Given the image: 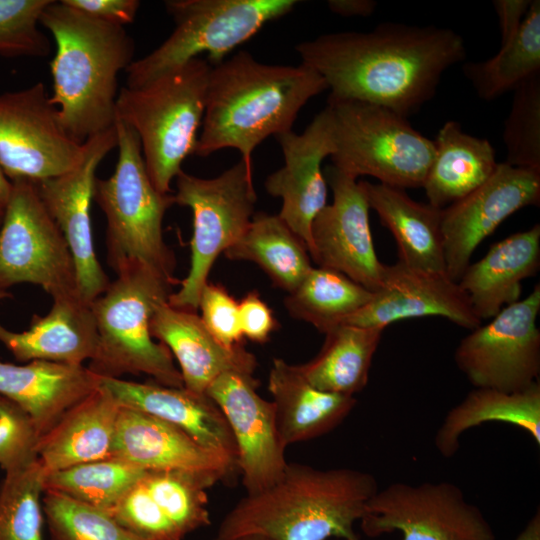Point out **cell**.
<instances>
[{"instance_id":"9a60e30c","label":"cell","mask_w":540,"mask_h":540,"mask_svg":"<svg viewBox=\"0 0 540 540\" xmlns=\"http://www.w3.org/2000/svg\"><path fill=\"white\" fill-rule=\"evenodd\" d=\"M83 145L82 158L72 170L35 183L44 206L70 248L79 296L90 304L111 282L95 254L90 209L96 169L117 147L115 126L88 138Z\"/></svg>"},{"instance_id":"cb8c5ba5","label":"cell","mask_w":540,"mask_h":540,"mask_svg":"<svg viewBox=\"0 0 540 540\" xmlns=\"http://www.w3.org/2000/svg\"><path fill=\"white\" fill-rule=\"evenodd\" d=\"M5 297L11 295L0 290V300ZM97 340L90 304L78 295L53 299L50 311L45 316L35 315L27 331H9L0 324V342L20 362L83 365L93 358Z\"/></svg>"},{"instance_id":"9c48e42d","label":"cell","mask_w":540,"mask_h":540,"mask_svg":"<svg viewBox=\"0 0 540 540\" xmlns=\"http://www.w3.org/2000/svg\"><path fill=\"white\" fill-rule=\"evenodd\" d=\"M295 0H169L175 29L155 50L126 69L127 87H141L201 54L220 64L265 24L289 13Z\"/></svg>"},{"instance_id":"e575fe53","label":"cell","mask_w":540,"mask_h":540,"mask_svg":"<svg viewBox=\"0 0 540 540\" xmlns=\"http://www.w3.org/2000/svg\"><path fill=\"white\" fill-rule=\"evenodd\" d=\"M372 294L338 271L317 267L288 293L285 307L293 318L325 334L366 305Z\"/></svg>"},{"instance_id":"3957f363","label":"cell","mask_w":540,"mask_h":540,"mask_svg":"<svg viewBox=\"0 0 540 540\" xmlns=\"http://www.w3.org/2000/svg\"><path fill=\"white\" fill-rule=\"evenodd\" d=\"M326 89L323 77L302 63L268 65L239 51L211 67L194 155L234 148L252 165L254 149L270 135L292 130L302 107Z\"/></svg>"},{"instance_id":"d590c367","label":"cell","mask_w":540,"mask_h":540,"mask_svg":"<svg viewBox=\"0 0 540 540\" xmlns=\"http://www.w3.org/2000/svg\"><path fill=\"white\" fill-rule=\"evenodd\" d=\"M146 471L124 460L108 457L47 473L44 490L107 513Z\"/></svg>"},{"instance_id":"ee69618b","label":"cell","mask_w":540,"mask_h":540,"mask_svg":"<svg viewBox=\"0 0 540 540\" xmlns=\"http://www.w3.org/2000/svg\"><path fill=\"white\" fill-rule=\"evenodd\" d=\"M198 308L203 324L221 344L228 348L241 345L239 304L224 286L207 283L201 292Z\"/></svg>"},{"instance_id":"f907efd6","label":"cell","mask_w":540,"mask_h":540,"mask_svg":"<svg viewBox=\"0 0 540 540\" xmlns=\"http://www.w3.org/2000/svg\"><path fill=\"white\" fill-rule=\"evenodd\" d=\"M12 192V181L6 176L0 164V210L4 211Z\"/></svg>"},{"instance_id":"681fc988","label":"cell","mask_w":540,"mask_h":540,"mask_svg":"<svg viewBox=\"0 0 540 540\" xmlns=\"http://www.w3.org/2000/svg\"><path fill=\"white\" fill-rule=\"evenodd\" d=\"M514 540H540V511L534 513Z\"/></svg>"},{"instance_id":"7a4b0ae2","label":"cell","mask_w":540,"mask_h":540,"mask_svg":"<svg viewBox=\"0 0 540 540\" xmlns=\"http://www.w3.org/2000/svg\"><path fill=\"white\" fill-rule=\"evenodd\" d=\"M376 478L351 468L287 463L276 483L246 494L223 517L216 540H361L354 526L378 491Z\"/></svg>"},{"instance_id":"44dd1931","label":"cell","mask_w":540,"mask_h":540,"mask_svg":"<svg viewBox=\"0 0 540 540\" xmlns=\"http://www.w3.org/2000/svg\"><path fill=\"white\" fill-rule=\"evenodd\" d=\"M111 457L144 470H182L223 479L237 469L180 428L143 412L120 407Z\"/></svg>"},{"instance_id":"b9f144b4","label":"cell","mask_w":540,"mask_h":540,"mask_svg":"<svg viewBox=\"0 0 540 540\" xmlns=\"http://www.w3.org/2000/svg\"><path fill=\"white\" fill-rule=\"evenodd\" d=\"M120 526L143 540H184L140 479L107 512Z\"/></svg>"},{"instance_id":"277c9868","label":"cell","mask_w":540,"mask_h":540,"mask_svg":"<svg viewBox=\"0 0 540 540\" xmlns=\"http://www.w3.org/2000/svg\"><path fill=\"white\" fill-rule=\"evenodd\" d=\"M39 23L56 43L50 102L66 133L82 144L114 126L118 75L134 61V41L124 26L94 19L62 0H52Z\"/></svg>"},{"instance_id":"d6a6232c","label":"cell","mask_w":540,"mask_h":540,"mask_svg":"<svg viewBox=\"0 0 540 540\" xmlns=\"http://www.w3.org/2000/svg\"><path fill=\"white\" fill-rule=\"evenodd\" d=\"M230 260L256 263L274 285L292 292L313 268L306 244L278 215L258 212L225 252Z\"/></svg>"},{"instance_id":"8d00e7d4","label":"cell","mask_w":540,"mask_h":540,"mask_svg":"<svg viewBox=\"0 0 540 540\" xmlns=\"http://www.w3.org/2000/svg\"><path fill=\"white\" fill-rule=\"evenodd\" d=\"M147 491L183 538L210 524L207 489L221 478L182 470H147Z\"/></svg>"},{"instance_id":"60d3db41","label":"cell","mask_w":540,"mask_h":540,"mask_svg":"<svg viewBox=\"0 0 540 540\" xmlns=\"http://www.w3.org/2000/svg\"><path fill=\"white\" fill-rule=\"evenodd\" d=\"M52 0H0V55L42 57L50 42L38 25Z\"/></svg>"},{"instance_id":"f35d334b","label":"cell","mask_w":540,"mask_h":540,"mask_svg":"<svg viewBox=\"0 0 540 540\" xmlns=\"http://www.w3.org/2000/svg\"><path fill=\"white\" fill-rule=\"evenodd\" d=\"M42 509L50 540H143L109 514L53 491H44Z\"/></svg>"},{"instance_id":"603a6c76","label":"cell","mask_w":540,"mask_h":540,"mask_svg":"<svg viewBox=\"0 0 540 540\" xmlns=\"http://www.w3.org/2000/svg\"><path fill=\"white\" fill-rule=\"evenodd\" d=\"M150 332L176 358L184 388L206 395L210 384L221 374L240 371L253 374L255 356L242 345L228 348L205 327L194 311L162 304L150 322Z\"/></svg>"},{"instance_id":"30bf717a","label":"cell","mask_w":540,"mask_h":540,"mask_svg":"<svg viewBox=\"0 0 540 540\" xmlns=\"http://www.w3.org/2000/svg\"><path fill=\"white\" fill-rule=\"evenodd\" d=\"M175 204L189 207L193 214L190 241L191 263L180 289L168 304L178 309H198L209 272L217 257L246 230L253 215L257 194L252 165L242 159L215 178L185 173L177 175Z\"/></svg>"},{"instance_id":"d4e9b609","label":"cell","mask_w":540,"mask_h":540,"mask_svg":"<svg viewBox=\"0 0 540 540\" xmlns=\"http://www.w3.org/2000/svg\"><path fill=\"white\" fill-rule=\"evenodd\" d=\"M100 380L84 365L43 360L16 365L0 361V395L28 413L39 438L69 408L95 390Z\"/></svg>"},{"instance_id":"8992f818","label":"cell","mask_w":540,"mask_h":540,"mask_svg":"<svg viewBox=\"0 0 540 540\" xmlns=\"http://www.w3.org/2000/svg\"><path fill=\"white\" fill-rule=\"evenodd\" d=\"M211 65L200 57L149 83L123 87L116 100V118L139 137L149 178L163 194L194 155L202 125Z\"/></svg>"},{"instance_id":"8fae6325","label":"cell","mask_w":540,"mask_h":540,"mask_svg":"<svg viewBox=\"0 0 540 540\" xmlns=\"http://www.w3.org/2000/svg\"><path fill=\"white\" fill-rule=\"evenodd\" d=\"M19 283L38 285L53 299L79 296L70 248L28 179L12 181L0 226V290Z\"/></svg>"},{"instance_id":"484cf974","label":"cell","mask_w":540,"mask_h":540,"mask_svg":"<svg viewBox=\"0 0 540 540\" xmlns=\"http://www.w3.org/2000/svg\"><path fill=\"white\" fill-rule=\"evenodd\" d=\"M540 267V225L494 243L477 262L470 263L458 281L475 315L493 318L520 300L523 280Z\"/></svg>"},{"instance_id":"83f0119b","label":"cell","mask_w":540,"mask_h":540,"mask_svg":"<svg viewBox=\"0 0 540 540\" xmlns=\"http://www.w3.org/2000/svg\"><path fill=\"white\" fill-rule=\"evenodd\" d=\"M276 428L285 448L320 437L336 428L353 410L354 396L317 389L297 365L275 358L268 377Z\"/></svg>"},{"instance_id":"1f68e13d","label":"cell","mask_w":540,"mask_h":540,"mask_svg":"<svg viewBox=\"0 0 540 540\" xmlns=\"http://www.w3.org/2000/svg\"><path fill=\"white\" fill-rule=\"evenodd\" d=\"M382 333L383 329L379 328L337 325L325 333L318 354L297 367L317 389L354 396L368 383Z\"/></svg>"},{"instance_id":"4316f807","label":"cell","mask_w":540,"mask_h":540,"mask_svg":"<svg viewBox=\"0 0 540 540\" xmlns=\"http://www.w3.org/2000/svg\"><path fill=\"white\" fill-rule=\"evenodd\" d=\"M120 407L100 380L39 438L36 453L45 471L111 457Z\"/></svg>"},{"instance_id":"52a82bcc","label":"cell","mask_w":540,"mask_h":540,"mask_svg":"<svg viewBox=\"0 0 540 540\" xmlns=\"http://www.w3.org/2000/svg\"><path fill=\"white\" fill-rule=\"evenodd\" d=\"M114 126L116 167L110 177L95 179L93 194L107 220V262L116 271L138 261L179 282L174 276L175 255L162 232L165 213L175 204L173 194L160 193L152 184L136 132L118 118Z\"/></svg>"},{"instance_id":"4fadbf2b","label":"cell","mask_w":540,"mask_h":540,"mask_svg":"<svg viewBox=\"0 0 540 540\" xmlns=\"http://www.w3.org/2000/svg\"><path fill=\"white\" fill-rule=\"evenodd\" d=\"M540 286L502 308L485 325L470 330L454 360L474 388L513 393L539 382Z\"/></svg>"},{"instance_id":"c3c4849f","label":"cell","mask_w":540,"mask_h":540,"mask_svg":"<svg viewBox=\"0 0 540 540\" xmlns=\"http://www.w3.org/2000/svg\"><path fill=\"white\" fill-rule=\"evenodd\" d=\"M329 9L338 15L367 17L373 14L377 3L372 0H329Z\"/></svg>"},{"instance_id":"f546056e","label":"cell","mask_w":540,"mask_h":540,"mask_svg":"<svg viewBox=\"0 0 540 540\" xmlns=\"http://www.w3.org/2000/svg\"><path fill=\"white\" fill-rule=\"evenodd\" d=\"M435 156L422 188L428 203L443 209L484 184L498 163L489 140L462 130L459 122L447 121L438 131Z\"/></svg>"},{"instance_id":"ba28073f","label":"cell","mask_w":540,"mask_h":540,"mask_svg":"<svg viewBox=\"0 0 540 540\" xmlns=\"http://www.w3.org/2000/svg\"><path fill=\"white\" fill-rule=\"evenodd\" d=\"M333 125L332 165L358 178L420 188L435 156V143L415 130L407 118L366 102L328 97Z\"/></svg>"},{"instance_id":"f1b7e54d","label":"cell","mask_w":540,"mask_h":540,"mask_svg":"<svg viewBox=\"0 0 540 540\" xmlns=\"http://www.w3.org/2000/svg\"><path fill=\"white\" fill-rule=\"evenodd\" d=\"M359 183L370 209L393 235L398 261L414 269L446 273L442 209L411 199L401 188L379 182Z\"/></svg>"},{"instance_id":"4dcf8cb0","label":"cell","mask_w":540,"mask_h":540,"mask_svg":"<svg viewBox=\"0 0 540 540\" xmlns=\"http://www.w3.org/2000/svg\"><path fill=\"white\" fill-rule=\"evenodd\" d=\"M486 422H502L527 432L540 446V383L513 393L475 388L449 410L435 435V446L446 458L459 449L460 436Z\"/></svg>"},{"instance_id":"2e32d148","label":"cell","mask_w":540,"mask_h":540,"mask_svg":"<svg viewBox=\"0 0 540 540\" xmlns=\"http://www.w3.org/2000/svg\"><path fill=\"white\" fill-rule=\"evenodd\" d=\"M324 176L333 201L312 222L310 257L318 267L338 271L374 292L385 264L374 248L365 193L356 178L333 165L325 168Z\"/></svg>"},{"instance_id":"d6986e66","label":"cell","mask_w":540,"mask_h":540,"mask_svg":"<svg viewBox=\"0 0 540 540\" xmlns=\"http://www.w3.org/2000/svg\"><path fill=\"white\" fill-rule=\"evenodd\" d=\"M274 137L281 146L284 166L267 177L265 188L282 199L278 216L309 252L312 222L327 205V181L321 166L334 152L329 108L320 111L302 134L290 130Z\"/></svg>"},{"instance_id":"816d5d0a","label":"cell","mask_w":540,"mask_h":540,"mask_svg":"<svg viewBox=\"0 0 540 540\" xmlns=\"http://www.w3.org/2000/svg\"><path fill=\"white\" fill-rule=\"evenodd\" d=\"M237 540H269V539L261 537V536H245Z\"/></svg>"},{"instance_id":"f6af8a7d","label":"cell","mask_w":540,"mask_h":540,"mask_svg":"<svg viewBox=\"0 0 540 540\" xmlns=\"http://www.w3.org/2000/svg\"><path fill=\"white\" fill-rule=\"evenodd\" d=\"M238 304L243 337L256 343L267 342L279 325L272 310L256 291L247 293Z\"/></svg>"},{"instance_id":"bcb514c9","label":"cell","mask_w":540,"mask_h":540,"mask_svg":"<svg viewBox=\"0 0 540 540\" xmlns=\"http://www.w3.org/2000/svg\"><path fill=\"white\" fill-rule=\"evenodd\" d=\"M66 5L99 21L124 26L134 21L138 0H62Z\"/></svg>"},{"instance_id":"ffe728a7","label":"cell","mask_w":540,"mask_h":540,"mask_svg":"<svg viewBox=\"0 0 540 540\" xmlns=\"http://www.w3.org/2000/svg\"><path fill=\"white\" fill-rule=\"evenodd\" d=\"M362 308L342 324L385 329L403 319L439 316L472 330L482 324L458 282L445 272L385 265L379 287Z\"/></svg>"},{"instance_id":"836d02e7","label":"cell","mask_w":540,"mask_h":540,"mask_svg":"<svg viewBox=\"0 0 540 540\" xmlns=\"http://www.w3.org/2000/svg\"><path fill=\"white\" fill-rule=\"evenodd\" d=\"M479 98L491 101L540 75V1L532 0L519 31L499 52L463 66Z\"/></svg>"},{"instance_id":"74e56055","label":"cell","mask_w":540,"mask_h":540,"mask_svg":"<svg viewBox=\"0 0 540 540\" xmlns=\"http://www.w3.org/2000/svg\"><path fill=\"white\" fill-rule=\"evenodd\" d=\"M46 474L38 459L5 473L0 486V540H43L41 496Z\"/></svg>"},{"instance_id":"5b68a950","label":"cell","mask_w":540,"mask_h":540,"mask_svg":"<svg viewBox=\"0 0 540 540\" xmlns=\"http://www.w3.org/2000/svg\"><path fill=\"white\" fill-rule=\"evenodd\" d=\"M115 273L117 278L90 303L98 340L88 368L100 377L145 374L158 384L184 387L170 350L150 332L154 313L168 302L178 282L138 261L125 263Z\"/></svg>"},{"instance_id":"7bdbcfd3","label":"cell","mask_w":540,"mask_h":540,"mask_svg":"<svg viewBox=\"0 0 540 540\" xmlns=\"http://www.w3.org/2000/svg\"><path fill=\"white\" fill-rule=\"evenodd\" d=\"M38 441V432L28 413L0 395V466L5 473L36 461Z\"/></svg>"},{"instance_id":"ab89813d","label":"cell","mask_w":540,"mask_h":540,"mask_svg":"<svg viewBox=\"0 0 540 540\" xmlns=\"http://www.w3.org/2000/svg\"><path fill=\"white\" fill-rule=\"evenodd\" d=\"M513 92L503 129L505 162L540 172V75L523 82Z\"/></svg>"},{"instance_id":"ac0fdd59","label":"cell","mask_w":540,"mask_h":540,"mask_svg":"<svg viewBox=\"0 0 540 540\" xmlns=\"http://www.w3.org/2000/svg\"><path fill=\"white\" fill-rule=\"evenodd\" d=\"M253 374L228 371L218 376L206 395L220 409L237 449V469L246 494L272 486L282 476L287 461L275 423L274 407L257 393Z\"/></svg>"},{"instance_id":"5bb4252c","label":"cell","mask_w":540,"mask_h":540,"mask_svg":"<svg viewBox=\"0 0 540 540\" xmlns=\"http://www.w3.org/2000/svg\"><path fill=\"white\" fill-rule=\"evenodd\" d=\"M83 151L64 130L43 83L0 94V164L11 181L62 175Z\"/></svg>"},{"instance_id":"6da1fadb","label":"cell","mask_w":540,"mask_h":540,"mask_svg":"<svg viewBox=\"0 0 540 540\" xmlns=\"http://www.w3.org/2000/svg\"><path fill=\"white\" fill-rule=\"evenodd\" d=\"M295 49L301 63L323 77L329 98L379 105L407 119L433 98L444 72L466 57L454 30L396 22L320 35Z\"/></svg>"},{"instance_id":"7402d4cb","label":"cell","mask_w":540,"mask_h":540,"mask_svg":"<svg viewBox=\"0 0 540 540\" xmlns=\"http://www.w3.org/2000/svg\"><path fill=\"white\" fill-rule=\"evenodd\" d=\"M101 384L120 406L131 408L170 423L204 448L218 453L237 467V449L220 409L207 396L186 388L158 383H138L101 377Z\"/></svg>"},{"instance_id":"f5cc1de1","label":"cell","mask_w":540,"mask_h":540,"mask_svg":"<svg viewBox=\"0 0 540 540\" xmlns=\"http://www.w3.org/2000/svg\"><path fill=\"white\" fill-rule=\"evenodd\" d=\"M3 212L2 210H0V226H1V223H2V219H3Z\"/></svg>"},{"instance_id":"7dc6e473","label":"cell","mask_w":540,"mask_h":540,"mask_svg":"<svg viewBox=\"0 0 540 540\" xmlns=\"http://www.w3.org/2000/svg\"><path fill=\"white\" fill-rule=\"evenodd\" d=\"M532 0H494L498 16L501 46L508 43L519 31L530 9Z\"/></svg>"},{"instance_id":"7c38bea8","label":"cell","mask_w":540,"mask_h":540,"mask_svg":"<svg viewBox=\"0 0 540 540\" xmlns=\"http://www.w3.org/2000/svg\"><path fill=\"white\" fill-rule=\"evenodd\" d=\"M359 522L369 537L399 531L403 540H496L481 510L445 481L379 488Z\"/></svg>"},{"instance_id":"e0dca14e","label":"cell","mask_w":540,"mask_h":540,"mask_svg":"<svg viewBox=\"0 0 540 540\" xmlns=\"http://www.w3.org/2000/svg\"><path fill=\"white\" fill-rule=\"evenodd\" d=\"M540 204V172L498 163L492 176L442 209L447 275L458 282L480 243L516 211Z\"/></svg>"}]
</instances>
